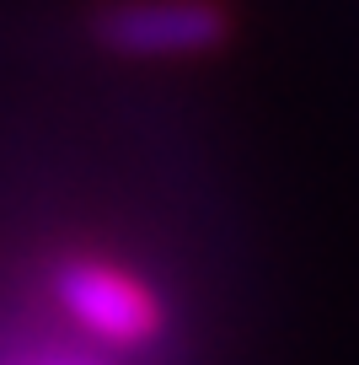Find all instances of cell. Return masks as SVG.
I'll use <instances>...</instances> for the list:
<instances>
[{
    "instance_id": "1",
    "label": "cell",
    "mask_w": 359,
    "mask_h": 365,
    "mask_svg": "<svg viewBox=\"0 0 359 365\" xmlns=\"http://www.w3.org/2000/svg\"><path fill=\"white\" fill-rule=\"evenodd\" d=\"M225 11L214 0H124L97 22V38L113 54L177 59L225 43Z\"/></svg>"
},
{
    "instance_id": "2",
    "label": "cell",
    "mask_w": 359,
    "mask_h": 365,
    "mask_svg": "<svg viewBox=\"0 0 359 365\" xmlns=\"http://www.w3.org/2000/svg\"><path fill=\"white\" fill-rule=\"evenodd\" d=\"M54 296L86 333L108 344H145L161 333V301L140 285L135 274L108 269V263H65L54 274Z\"/></svg>"
},
{
    "instance_id": "3",
    "label": "cell",
    "mask_w": 359,
    "mask_h": 365,
    "mask_svg": "<svg viewBox=\"0 0 359 365\" xmlns=\"http://www.w3.org/2000/svg\"><path fill=\"white\" fill-rule=\"evenodd\" d=\"M22 365H91L80 354H38V360H22Z\"/></svg>"
}]
</instances>
